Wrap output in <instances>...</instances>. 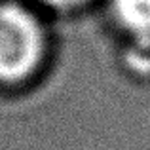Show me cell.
Segmentation results:
<instances>
[{
  "instance_id": "cell-1",
  "label": "cell",
  "mask_w": 150,
  "mask_h": 150,
  "mask_svg": "<svg viewBox=\"0 0 150 150\" xmlns=\"http://www.w3.org/2000/svg\"><path fill=\"white\" fill-rule=\"evenodd\" d=\"M44 53V34L36 17L15 4H0V80L29 76Z\"/></svg>"
},
{
  "instance_id": "cell-2",
  "label": "cell",
  "mask_w": 150,
  "mask_h": 150,
  "mask_svg": "<svg viewBox=\"0 0 150 150\" xmlns=\"http://www.w3.org/2000/svg\"><path fill=\"white\" fill-rule=\"evenodd\" d=\"M112 13L135 42H150V0H112Z\"/></svg>"
},
{
  "instance_id": "cell-3",
  "label": "cell",
  "mask_w": 150,
  "mask_h": 150,
  "mask_svg": "<svg viewBox=\"0 0 150 150\" xmlns=\"http://www.w3.org/2000/svg\"><path fill=\"white\" fill-rule=\"evenodd\" d=\"M48 2L50 6H55V8H72V6H78L80 2L84 0H44Z\"/></svg>"
}]
</instances>
